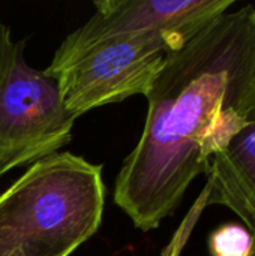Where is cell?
<instances>
[{
	"label": "cell",
	"instance_id": "obj_8",
	"mask_svg": "<svg viewBox=\"0 0 255 256\" xmlns=\"http://www.w3.org/2000/svg\"><path fill=\"white\" fill-rule=\"evenodd\" d=\"M209 207V186L206 183L204 189L201 190V194L197 196V200L194 201V204L191 206V208L188 210L186 216L183 218V220L180 222L179 228L176 230V232L173 234L171 240L168 242V244L162 249L159 256H180L185 246L188 244L197 224L200 222L204 210Z\"/></svg>",
	"mask_w": 255,
	"mask_h": 256
},
{
	"label": "cell",
	"instance_id": "obj_3",
	"mask_svg": "<svg viewBox=\"0 0 255 256\" xmlns=\"http://www.w3.org/2000/svg\"><path fill=\"white\" fill-rule=\"evenodd\" d=\"M24 46L0 22V177L59 153L77 120L56 80L27 63Z\"/></svg>",
	"mask_w": 255,
	"mask_h": 256
},
{
	"label": "cell",
	"instance_id": "obj_5",
	"mask_svg": "<svg viewBox=\"0 0 255 256\" xmlns=\"http://www.w3.org/2000/svg\"><path fill=\"white\" fill-rule=\"evenodd\" d=\"M233 4L234 0L95 2V14L66 36L45 70L57 69L96 42L120 36H158L180 50Z\"/></svg>",
	"mask_w": 255,
	"mask_h": 256
},
{
	"label": "cell",
	"instance_id": "obj_7",
	"mask_svg": "<svg viewBox=\"0 0 255 256\" xmlns=\"http://www.w3.org/2000/svg\"><path fill=\"white\" fill-rule=\"evenodd\" d=\"M252 249L254 238L243 225H222L209 237V250L212 256H251Z\"/></svg>",
	"mask_w": 255,
	"mask_h": 256
},
{
	"label": "cell",
	"instance_id": "obj_1",
	"mask_svg": "<svg viewBox=\"0 0 255 256\" xmlns=\"http://www.w3.org/2000/svg\"><path fill=\"white\" fill-rule=\"evenodd\" d=\"M146 98L143 134L114 184V202L143 232L179 207L248 122L255 106V6L224 12L168 54Z\"/></svg>",
	"mask_w": 255,
	"mask_h": 256
},
{
	"label": "cell",
	"instance_id": "obj_10",
	"mask_svg": "<svg viewBox=\"0 0 255 256\" xmlns=\"http://www.w3.org/2000/svg\"><path fill=\"white\" fill-rule=\"evenodd\" d=\"M251 256H255V246H254V249H252V255Z\"/></svg>",
	"mask_w": 255,
	"mask_h": 256
},
{
	"label": "cell",
	"instance_id": "obj_4",
	"mask_svg": "<svg viewBox=\"0 0 255 256\" xmlns=\"http://www.w3.org/2000/svg\"><path fill=\"white\" fill-rule=\"evenodd\" d=\"M174 51L158 36H120L96 42L45 72L56 80L66 110L78 118L131 96H147Z\"/></svg>",
	"mask_w": 255,
	"mask_h": 256
},
{
	"label": "cell",
	"instance_id": "obj_2",
	"mask_svg": "<svg viewBox=\"0 0 255 256\" xmlns=\"http://www.w3.org/2000/svg\"><path fill=\"white\" fill-rule=\"evenodd\" d=\"M102 165L69 152L30 165L0 195V256H71L99 230Z\"/></svg>",
	"mask_w": 255,
	"mask_h": 256
},
{
	"label": "cell",
	"instance_id": "obj_9",
	"mask_svg": "<svg viewBox=\"0 0 255 256\" xmlns=\"http://www.w3.org/2000/svg\"><path fill=\"white\" fill-rule=\"evenodd\" d=\"M9 256H21L20 254H12V255H9Z\"/></svg>",
	"mask_w": 255,
	"mask_h": 256
},
{
	"label": "cell",
	"instance_id": "obj_6",
	"mask_svg": "<svg viewBox=\"0 0 255 256\" xmlns=\"http://www.w3.org/2000/svg\"><path fill=\"white\" fill-rule=\"evenodd\" d=\"M209 206L228 208L251 232L255 246V106L246 124L207 171Z\"/></svg>",
	"mask_w": 255,
	"mask_h": 256
}]
</instances>
